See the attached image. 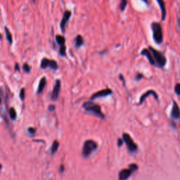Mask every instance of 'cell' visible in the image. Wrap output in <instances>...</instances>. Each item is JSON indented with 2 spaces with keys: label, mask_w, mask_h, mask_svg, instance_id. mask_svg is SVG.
Masks as SVG:
<instances>
[{
  "label": "cell",
  "mask_w": 180,
  "mask_h": 180,
  "mask_svg": "<svg viewBox=\"0 0 180 180\" xmlns=\"http://www.w3.org/2000/svg\"><path fill=\"white\" fill-rule=\"evenodd\" d=\"M141 55L146 56L152 66L159 68H163L165 66L167 60L165 55L152 46L143 49L141 51Z\"/></svg>",
  "instance_id": "6da1fadb"
},
{
  "label": "cell",
  "mask_w": 180,
  "mask_h": 180,
  "mask_svg": "<svg viewBox=\"0 0 180 180\" xmlns=\"http://www.w3.org/2000/svg\"><path fill=\"white\" fill-rule=\"evenodd\" d=\"M82 107L84 108L86 113L96 116V117L101 118V119H104L105 118L104 114L102 113V111H101V106L99 105L95 104L93 101H90L84 103Z\"/></svg>",
  "instance_id": "7a4b0ae2"
},
{
  "label": "cell",
  "mask_w": 180,
  "mask_h": 180,
  "mask_svg": "<svg viewBox=\"0 0 180 180\" xmlns=\"http://www.w3.org/2000/svg\"><path fill=\"white\" fill-rule=\"evenodd\" d=\"M151 30H152L153 40L156 44H161L163 41V33L161 24L157 22L152 23H151Z\"/></svg>",
  "instance_id": "3957f363"
},
{
  "label": "cell",
  "mask_w": 180,
  "mask_h": 180,
  "mask_svg": "<svg viewBox=\"0 0 180 180\" xmlns=\"http://www.w3.org/2000/svg\"><path fill=\"white\" fill-rule=\"evenodd\" d=\"M97 144L93 140H87V141H86L84 142V146H83L82 151L83 157H88L92 153V152H94L95 150L97 149Z\"/></svg>",
  "instance_id": "277c9868"
},
{
  "label": "cell",
  "mask_w": 180,
  "mask_h": 180,
  "mask_svg": "<svg viewBox=\"0 0 180 180\" xmlns=\"http://www.w3.org/2000/svg\"><path fill=\"white\" fill-rule=\"evenodd\" d=\"M138 169V166L136 164H132L127 169H124L119 172V180H127L131 174Z\"/></svg>",
  "instance_id": "5b68a950"
},
{
  "label": "cell",
  "mask_w": 180,
  "mask_h": 180,
  "mask_svg": "<svg viewBox=\"0 0 180 180\" xmlns=\"http://www.w3.org/2000/svg\"><path fill=\"white\" fill-rule=\"evenodd\" d=\"M123 141L125 142L128 150L132 153L136 152V151H137V146H136V144L134 142V141L132 139L131 136L128 134H126V133L123 134Z\"/></svg>",
  "instance_id": "8992f818"
},
{
  "label": "cell",
  "mask_w": 180,
  "mask_h": 180,
  "mask_svg": "<svg viewBox=\"0 0 180 180\" xmlns=\"http://www.w3.org/2000/svg\"><path fill=\"white\" fill-rule=\"evenodd\" d=\"M71 15H72V13H71V11H68V10L65 11L64 14H63L62 19H61V23H60V28H61L63 33H64L65 31H66V26H67V23L71 17Z\"/></svg>",
  "instance_id": "52a82bcc"
},
{
  "label": "cell",
  "mask_w": 180,
  "mask_h": 180,
  "mask_svg": "<svg viewBox=\"0 0 180 180\" xmlns=\"http://www.w3.org/2000/svg\"><path fill=\"white\" fill-rule=\"evenodd\" d=\"M112 93H113L112 90L108 89V88L100 90V91H97V92L94 93V94L91 96V100H95L96 99H99V98L106 97V96H110V95L112 94Z\"/></svg>",
  "instance_id": "ba28073f"
},
{
  "label": "cell",
  "mask_w": 180,
  "mask_h": 180,
  "mask_svg": "<svg viewBox=\"0 0 180 180\" xmlns=\"http://www.w3.org/2000/svg\"><path fill=\"white\" fill-rule=\"evenodd\" d=\"M61 82L60 80H56L55 82V85L52 91V94H51V99L53 101H56L59 98L60 91H61Z\"/></svg>",
  "instance_id": "9c48e42d"
},
{
  "label": "cell",
  "mask_w": 180,
  "mask_h": 180,
  "mask_svg": "<svg viewBox=\"0 0 180 180\" xmlns=\"http://www.w3.org/2000/svg\"><path fill=\"white\" fill-rule=\"evenodd\" d=\"M171 118L173 120H179L180 118V109L176 101H173L172 108L170 113Z\"/></svg>",
  "instance_id": "30bf717a"
},
{
  "label": "cell",
  "mask_w": 180,
  "mask_h": 180,
  "mask_svg": "<svg viewBox=\"0 0 180 180\" xmlns=\"http://www.w3.org/2000/svg\"><path fill=\"white\" fill-rule=\"evenodd\" d=\"M151 95H153V96H154L155 99L157 100V101H158V96L157 93H156L155 91H153V90H152V89H150V90H149V91H146V92L144 93V94L141 95V97H140L139 104H142L143 101H144L145 99H146L149 96H151Z\"/></svg>",
  "instance_id": "8fae6325"
},
{
  "label": "cell",
  "mask_w": 180,
  "mask_h": 180,
  "mask_svg": "<svg viewBox=\"0 0 180 180\" xmlns=\"http://www.w3.org/2000/svg\"><path fill=\"white\" fill-rule=\"evenodd\" d=\"M158 2V5L160 6V9H161V20L162 21H165L167 15V11L165 9V4L164 0H156Z\"/></svg>",
  "instance_id": "7c38bea8"
},
{
  "label": "cell",
  "mask_w": 180,
  "mask_h": 180,
  "mask_svg": "<svg viewBox=\"0 0 180 180\" xmlns=\"http://www.w3.org/2000/svg\"><path fill=\"white\" fill-rule=\"evenodd\" d=\"M84 43V38L83 37L80 35H77V37L75 39V46L78 49V48L81 47L82 46H83Z\"/></svg>",
  "instance_id": "4fadbf2b"
},
{
  "label": "cell",
  "mask_w": 180,
  "mask_h": 180,
  "mask_svg": "<svg viewBox=\"0 0 180 180\" xmlns=\"http://www.w3.org/2000/svg\"><path fill=\"white\" fill-rule=\"evenodd\" d=\"M46 84V79L45 77H43V78H41V80H39V85H38V88H37V94H40L43 91V90L44 89L45 86Z\"/></svg>",
  "instance_id": "5bb4252c"
},
{
  "label": "cell",
  "mask_w": 180,
  "mask_h": 180,
  "mask_svg": "<svg viewBox=\"0 0 180 180\" xmlns=\"http://www.w3.org/2000/svg\"><path fill=\"white\" fill-rule=\"evenodd\" d=\"M4 30H5V33H6V39H7L8 42H9L10 44H12V43H13L12 34H11V32L9 31V28H8L7 27H4Z\"/></svg>",
  "instance_id": "9a60e30c"
},
{
  "label": "cell",
  "mask_w": 180,
  "mask_h": 180,
  "mask_svg": "<svg viewBox=\"0 0 180 180\" xmlns=\"http://www.w3.org/2000/svg\"><path fill=\"white\" fill-rule=\"evenodd\" d=\"M50 61H51V60L48 59L47 58L42 59L40 63V67L42 69H45V68H49L50 65Z\"/></svg>",
  "instance_id": "2e32d148"
},
{
  "label": "cell",
  "mask_w": 180,
  "mask_h": 180,
  "mask_svg": "<svg viewBox=\"0 0 180 180\" xmlns=\"http://www.w3.org/2000/svg\"><path fill=\"white\" fill-rule=\"evenodd\" d=\"M56 42L60 46H63V45H65V43H66V39H65L63 36L58 35L56 36Z\"/></svg>",
  "instance_id": "e0dca14e"
},
{
  "label": "cell",
  "mask_w": 180,
  "mask_h": 180,
  "mask_svg": "<svg viewBox=\"0 0 180 180\" xmlns=\"http://www.w3.org/2000/svg\"><path fill=\"white\" fill-rule=\"evenodd\" d=\"M9 116H10V118H11L12 120H16V116H17V114H16V110H15L14 108H10Z\"/></svg>",
  "instance_id": "ac0fdd59"
},
{
  "label": "cell",
  "mask_w": 180,
  "mask_h": 180,
  "mask_svg": "<svg viewBox=\"0 0 180 180\" xmlns=\"http://www.w3.org/2000/svg\"><path fill=\"white\" fill-rule=\"evenodd\" d=\"M59 55L61 56H66V45L60 46L59 49Z\"/></svg>",
  "instance_id": "d6986e66"
},
{
  "label": "cell",
  "mask_w": 180,
  "mask_h": 180,
  "mask_svg": "<svg viewBox=\"0 0 180 180\" xmlns=\"http://www.w3.org/2000/svg\"><path fill=\"white\" fill-rule=\"evenodd\" d=\"M127 5V0H121L120 4V9L122 11H124Z\"/></svg>",
  "instance_id": "ffe728a7"
},
{
  "label": "cell",
  "mask_w": 180,
  "mask_h": 180,
  "mask_svg": "<svg viewBox=\"0 0 180 180\" xmlns=\"http://www.w3.org/2000/svg\"><path fill=\"white\" fill-rule=\"evenodd\" d=\"M59 142L55 141L54 142V144H52V146H51V152H52L53 153H56V151H57L58 149H59Z\"/></svg>",
  "instance_id": "44dd1931"
},
{
  "label": "cell",
  "mask_w": 180,
  "mask_h": 180,
  "mask_svg": "<svg viewBox=\"0 0 180 180\" xmlns=\"http://www.w3.org/2000/svg\"><path fill=\"white\" fill-rule=\"evenodd\" d=\"M23 70L25 73H29L30 72L31 67L28 64V63H25V64L23 66Z\"/></svg>",
  "instance_id": "7402d4cb"
},
{
  "label": "cell",
  "mask_w": 180,
  "mask_h": 180,
  "mask_svg": "<svg viewBox=\"0 0 180 180\" xmlns=\"http://www.w3.org/2000/svg\"><path fill=\"white\" fill-rule=\"evenodd\" d=\"M174 92L177 95L180 96V83H177L174 87Z\"/></svg>",
  "instance_id": "603a6c76"
},
{
  "label": "cell",
  "mask_w": 180,
  "mask_h": 180,
  "mask_svg": "<svg viewBox=\"0 0 180 180\" xmlns=\"http://www.w3.org/2000/svg\"><path fill=\"white\" fill-rule=\"evenodd\" d=\"M19 96H20V98H21V99L22 100V101H23V100H24L25 96H26V91H25L24 88L21 89V91H20Z\"/></svg>",
  "instance_id": "cb8c5ba5"
},
{
  "label": "cell",
  "mask_w": 180,
  "mask_h": 180,
  "mask_svg": "<svg viewBox=\"0 0 180 180\" xmlns=\"http://www.w3.org/2000/svg\"><path fill=\"white\" fill-rule=\"evenodd\" d=\"M143 78H144V75H143L142 74H141V73H138V74H136V76H135V80H136V81H139L140 80L142 79Z\"/></svg>",
  "instance_id": "d4e9b609"
},
{
  "label": "cell",
  "mask_w": 180,
  "mask_h": 180,
  "mask_svg": "<svg viewBox=\"0 0 180 180\" xmlns=\"http://www.w3.org/2000/svg\"><path fill=\"white\" fill-rule=\"evenodd\" d=\"M177 25L178 29H179L180 31V18H177Z\"/></svg>",
  "instance_id": "484cf974"
},
{
  "label": "cell",
  "mask_w": 180,
  "mask_h": 180,
  "mask_svg": "<svg viewBox=\"0 0 180 180\" xmlns=\"http://www.w3.org/2000/svg\"><path fill=\"white\" fill-rule=\"evenodd\" d=\"M15 71H20L19 65H18V63H16V64L15 65Z\"/></svg>",
  "instance_id": "4316f807"
},
{
  "label": "cell",
  "mask_w": 180,
  "mask_h": 180,
  "mask_svg": "<svg viewBox=\"0 0 180 180\" xmlns=\"http://www.w3.org/2000/svg\"><path fill=\"white\" fill-rule=\"evenodd\" d=\"M49 109L50 111H53V110L55 109V106H50L49 107Z\"/></svg>",
  "instance_id": "83f0119b"
},
{
  "label": "cell",
  "mask_w": 180,
  "mask_h": 180,
  "mask_svg": "<svg viewBox=\"0 0 180 180\" xmlns=\"http://www.w3.org/2000/svg\"><path fill=\"white\" fill-rule=\"evenodd\" d=\"M120 79L122 80V81L123 82V83L125 84V80H124V78H123V76L122 75H120Z\"/></svg>",
  "instance_id": "f1b7e54d"
},
{
  "label": "cell",
  "mask_w": 180,
  "mask_h": 180,
  "mask_svg": "<svg viewBox=\"0 0 180 180\" xmlns=\"http://www.w3.org/2000/svg\"><path fill=\"white\" fill-rule=\"evenodd\" d=\"M118 143H119V144H118V145H119V146H120V145H122V144H123V140L119 139V140H118Z\"/></svg>",
  "instance_id": "f546056e"
},
{
  "label": "cell",
  "mask_w": 180,
  "mask_h": 180,
  "mask_svg": "<svg viewBox=\"0 0 180 180\" xmlns=\"http://www.w3.org/2000/svg\"><path fill=\"white\" fill-rule=\"evenodd\" d=\"M29 131L30 132H35V129H33V128H30L29 129Z\"/></svg>",
  "instance_id": "4dcf8cb0"
},
{
  "label": "cell",
  "mask_w": 180,
  "mask_h": 180,
  "mask_svg": "<svg viewBox=\"0 0 180 180\" xmlns=\"http://www.w3.org/2000/svg\"><path fill=\"white\" fill-rule=\"evenodd\" d=\"M141 1H143L144 3H146V4H148V0H141Z\"/></svg>",
  "instance_id": "1f68e13d"
},
{
  "label": "cell",
  "mask_w": 180,
  "mask_h": 180,
  "mask_svg": "<svg viewBox=\"0 0 180 180\" xmlns=\"http://www.w3.org/2000/svg\"><path fill=\"white\" fill-rule=\"evenodd\" d=\"M0 39H1V34L0 33Z\"/></svg>",
  "instance_id": "d6a6232c"
},
{
  "label": "cell",
  "mask_w": 180,
  "mask_h": 180,
  "mask_svg": "<svg viewBox=\"0 0 180 180\" xmlns=\"http://www.w3.org/2000/svg\"><path fill=\"white\" fill-rule=\"evenodd\" d=\"M1 96H0V104H1Z\"/></svg>",
  "instance_id": "836d02e7"
}]
</instances>
